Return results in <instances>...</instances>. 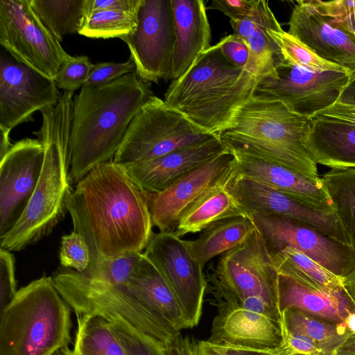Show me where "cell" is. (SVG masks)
<instances>
[{"label":"cell","mask_w":355,"mask_h":355,"mask_svg":"<svg viewBox=\"0 0 355 355\" xmlns=\"http://www.w3.org/2000/svg\"><path fill=\"white\" fill-rule=\"evenodd\" d=\"M67 211L73 231L89 250V266L81 274L125 253L143 252L153 234L141 190L113 160L98 165L76 183Z\"/></svg>","instance_id":"1"},{"label":"cell","mask_w":355,"mask_h":355,"mask_svg":"<svg viewBox=\"0 0 355 355\" xmlns=\"http://www.w3.org/2000/svg\"><path fill=\"white\" fill-rule=\"evenodd\" d=\"M153 96L136 72L101 86L84 85L73 98L70 180L77 183L94 168L113 160L141 107Z\"/></svg>","instance_id":"2"},{"label":"cell","mask_w":355,"mask_h":355,"mask_svg":"<svg viewBox=\"0 0 355 355\" xmlns=\"http://www.w3.org/2000/svg\"><path fill=\"white\" fill-rule=\"evenodd\" d=\"M73 92H64L58 103L42 110L40 129L44 162L34 193L13 228L0 239V247L20 251L49 234L63 219L72 191L70 180L71 128Z\"/></svg>","instance_id":"3"},{"label":"cell","mask_w":355,"mask_h":355,"mask_svg":"<svg viewBox=\"0 0 355 355\" xmlns=\"http://www.w3.org/2000/svg\"><path fill=\"white\" fill-rule=\"evenodd\" d=\"M261 78L230 64L215 44L184 75L172 80L164 101L200 129L220 136L232 127Z\"/></svg>","instance_id":"4"},{"label":"cell","mask_w":355,"mask_h":355,"mask_svg":"<svg viewBox=\"0 0 355 355\" xmlns=\"http://www.w3.org/2000/svg\"><path fill=\"white\" fill-rule=\"evenodd\" d=\"M310 119L283 103L253 96L220 137L228 149L241 150L319 179L304 139Z\"/></svg>","instance_id":"5"},{"label":"cell","mask_w":355,"mask_h":355,"mask_svg":"<svg viewBox=\"0 0 355 355\" xmlns=\"http://www.w3.org/2000/svg\"><path fill=\"white\" fill-rule=\"evenodd\" d=\"M71 326L70 306L43 275L0 310V355H52L69 347Z\"/></svg>","instance_id":"6"},{"label":"cell","mask_w":355,"mask_h":355,"mask_svg":"<svg viewBox=\"0 0 355 355\" xmlns=\"http://www.w3.org/2000/svg\"><path fill=\"white\" fill-rule=\"evenodd\" d=\"M53 279L76 315L119 319L162 349L180 333L125 285L95 279L73 269L60 270Z\"/></svg>","instance_id":"7"},{"label":"cell","mask_w":355,"mask_h":355,"mask_svg":"<svg viewBox=\"0 0 355 355\" xmlns=\"http://www.w3.org/2000/svg\"><path fill=\"white\" fill-rule=\"evenodd\" d=\"M207 290L218 310L236 307L257 296L278 307V272L260 232L220 257L206 270Z\"/></svg>","instance_id":"8"},{"label":"cell","mask_w":355,"mask_h":355,"mask_svg":"<svg viewBox=\"0 0 355 355\" xmlns=\"http://www.w3.org/2000/svg\"><path fill=\"white\" fill-rule=\"evenodd\" d=\"M218 137L200 129L153 95L130 123L113 162L122 167L137 164Z\"/></svg>","instance_id":"9"},{"label":"cell","mask_w":355,"mask_h":355,"mask_svg":"<svg viewBox=\"0 0 355 355\" xmlns=\"http://www.w3.org/2000/svg\"><path fill=\"white\" fill-rule=\"evenodd\" d=\"M275 78L263 77L254 96L277 100L291 111L307 119L337 103L349 83L355 78L346 70L311 71L284 62L277 66Z\"/></svg>","instance_id":"10"},{"label":"cell","mask_w":355,"mask_h":355,"mask_svg":"<svg viewBox=\"0 0 355 355\" xmlns=\"http://www.w3.org/2000/svg\"><path fill=\"white\" fill-rule=\"evenodd\" d=\"M0 44L15 60L54 79L70 58L28 0H0Z\"/></svg>","instance_id":"11"},{"label":"cell","mask_w":355,"mask_h":355,"mask_svg":"<svg viewBox=\"0 0 355 355\" xmlns=\"http://www.w3.org/2000/svg\"><path fill=\"white\" fill-rule=\"evenodd\" d=\"M250 214L270 254L295 249L340 279L355 270V252L350 245L292 218L259 211Z\"/></svg>","instance_id":"12"},{"label":"cell","mask_w":355,"mask_h":355,"mask_svg":"<svg viewBox=\"0 0 355 355\" xmlns=\"http://www.w3.org/2000/svg\"><path fill=\"white\" fill-rule=\"evenodd\" d=\"M164 276L182 309L187 328L199 323L207 289L203 266L194 256L189 241L174 232L153 234L143 252Z\"/></svg>","instance_id":"13"},{"label":"cell","mask_w":355,"mask_h":355,"mask_svg":"<svg viewBox=\"0 0 355 355\" xmlns=\"http://www.w3.org/2000/svg\"><path fill=\"white\" fill-rule=\"evenodd\" d=\"M135 31L123 37L144 82L171 79L175 33L171 0H143Z\"/></svg>","instance_id":"14"},{"label":"cell","mask_w":355,"mask_h":355,"mask_svg":"<svg viewBox=\"0 0 355 355\" xmlns=\"http://www.w3.org/2000/svg\"><path fill=\"white\" fill-rule=\"evenodd\" d=\"M54 79L15 60L0 57V125L10 130L33 121L36 111L55 105L60 98Z\"/></svg>","instance_id":"15"},{"label":"cell","mask_w":355,"mask_h":355,"mask_svg":"<svg viewBox=\"0 0 355 355\" xmlns=\"http://www.w3.org/2000/svg\"><path fill=\"white\" fill-rule=\"evenodd\" d=\"M44 156L40 140L26 138L12 144L0 159V239L25 211L38 183Z\"/></svg>","instance_id":"16"},{"label":"cell","mask_w":355,"mask_h":355,"mask_svg":"<svg viewBox=\"0 0 355 355\" xmlns=\"http://www.w3.org/2000/svg\"><path fill=\"white\" fill-rule=\"evenodd\" d=\"M234 156L229 150L187 173L158 193L142 191L153 226L174 232L183 214L205 193L233 173Z\"/></svg>","instance_id":"17"},{"label":"cell","mask_w":355,"mask_h":355,"mask_svg":"<svg viewBox=\"0 0 355 355\" xmlns=\"http://www.w3.org/2000/svg\"><path fill=\"white\" fill-rule=\"evenodd\" d=\"M229 188L249 212L259 211L292 218L351 246L349 238L336 212L319 209L264 183L246 177L234 175Z\"/></svg>","instance_id":"18"},{"label":"cell","mask_w":355,"mask_h":355,"mask_svg":"<svg viewBox=\"0 0 355 355\" xmlns=\"http://www.w3.org/2000/svg\"><path fill=\"white\" fill-rule=\"evenodd\" d=\"M228 150L234 156L235 175L261 182L319 209L335 212L322 178L313 179L264 158L238 150Z\"/></svg>","instance_id":"19"},{"label":"cell","mask_w":355,"mask_h":355,"mask_svg":"<svg viewBox=\"0 0 355 355\" xmlns=\"http://www.w3.org/2000/svg\"><path fill=\"white\" fill-rule=\"evenodd\" d=\"M288 24V33L304 42L322 58L339 64L355 78L353 34L331 26L311 1H296Z\"/></svg>","instance_id":"20"},{"label":"cell","mask_w":355,"mask_h":355,"mask_svg":"<svg viewBox=\"0 0 355 355\" xmlns=\"http://www.w3.org/2000/svg\"><path fill=\"white\" fill-rule=\"evenodd\" d=\"M227 150L218 137L205 143L178 149L150 161L123 168L142 191L158 193Z\"/></svg>","instance_id":"21"},{"label":"cell","mask_w":355,"mask_h":355,"mask_svg":"<svg viewBox=\"0 0 355 355\" xmlns=\"http://www.w3.org/2000/svg\"><path fill=\"white\" fill-rule=\"evenodd\" d=\"M208 340L261 350L282 343L281 322L241 307L218 310Z\"/></svg>","instance_id":"22"},{"label":"cell","mask_w":355,"mask_h":355,"mask_svg":"<svg viewBox=\"0 0 355 355\" xmlns=\"http://www.w3.org/2000/svg\"><path fill=\"white\" fill-rule=\"evenodd\" d=\"M175 42L171 79L184 75L210 46L211 28L202 0H171Z\"/></svg>","instance_id":"23"},{"label":"cell","mask_w":355,"mask_h":355,"mask_svg":"<svg viewBox=\"0 0 355 355\" xmlns=\"http://www.w3.org/2000/svg\"><path fill=\"white\" fill-rule=\"evenodd\" d=\"M304 143L315 164L355 168V125L315 116L309 121Z\"/></svg>","instance_id":"24"},{"label":"cell","mask_w":355,"mask_h":355,"mask_svg":"<svg viewBox=\"0 0 355 355\" xmlns=\"http://www.w3.org/2000/svg\"><path fill=\"white\" fill-rule=\"evenodd\" d=\"M277 297L280 313L293 309L337 324H344L349 313L355 311L344 289L321 291L282 274H278Z\"/></svg>","instance_id":"25"},{"label":"cell","mask_w":355,"mask_h":355,"mask_svg":"<svg viewBox=\"0 0 355 355\" xmlns=\"http://www.w3.org/2000/svg\"><path fill=\"white\" fill-rule=\"evenodd\" d=\"M125 286L177 331L187 328L182 309L173 290L144 253Z\"/></svg>","instance_id":"26"},{"label":"cell","mask_w":355,"mask_h":355,"mask_svg":"<svg viewBox=\"0 0 355 355\" xmlns=\"http://www.w3.org/2000/svg\"><path fill=\"white\" fill-rule=\"evenodd\" d=\"M232 174L218 182L198 200L182 216L174 232L182 237L188 234L200 232L219 220L250 216V212L241 204L229 188Z\"/></svg>","instance_id":"27"},{"label":"cell","mask_w":355,"mask_h":355,"mask_svg":"<svg viewBox=\"0 0 355 355\" xmlns=\"http://www.w3.org/2000/svg\"><path fill=\"white\" fill-rule=\"evenodd\" d=\"M256 230L251 216L230 218L209 225L196 239L189 241V243L194 256L204 267L216 256L243 244Z\"/></svg>","instance_id":"28"},{"label":"cell","mask_w":355,"mask_h":355,"mask_svg":"<svg viewBox=\"0 0 355 355\" xmlns=\"http://www.w3.org/2000/svg\"><path fill=\"white\" fill-rule=\"evenodd\" d=\"M270 255L278 274L321 291L343 290L342 279L295 249L285 248Z\"/></svg>","instance_id":"29"},{"label":"cell","mask_w":355,"mask_h":355,"mask_svg":"<svg viewBox=\"0 0 355 355\" xmlns=\"http://www.w3.org/2000/svg\"><path fill=\"white\" fill-rule=\"evenodd\" d=\"M88 0H28L44 26L60 42L66 35L78 33L85 22Z\"/></svg>","instance_id":"30"},{"label":"cell","mask_w":355,"mask_h":355,"mask_svg":"<svg viewBox=\"0 0 355 355\" xmlns=\"http://www.w3.org/2000/svg\"><path fill=\"white\" fill-rule=\"evenodd\" d=\"M76 318L74 355H128L107 319L95 315Z\"/></svg>","instance_id":"31"},{"label":"cell","mask_w":355,"mask_h":355,"mask_svg":"<svg viewBox=\"0 0 355 355\" xmlns=\"http://www.w3.org/2000/svg\"><path fill=\"white\" fill-rule=\"evenodd\" d=\"M281 322L288 330L311 339L327 355H332L351 334L343 323H334L293 309L281 312Z\"/></svg>","instance_id":"32"},{"label":"cell","mask_w":355,"mask_h":355,"mask_svg":"<svg viewBox=\"0 0 355 355\" xmlns=\"http://www.w3.org/2000/svg\"><path fill=\"white\" fill-rule=\"evenodd\" d=\"M322 179L355 252V168H333Z\"/></svg>","instance_id":"33"},{"label":"cell","mask_w":355,"mask_h":355,"mask_svg":"<svg viewBox=\"0 0 355 355\" xmlns=\"http://www.w3.org/2000/svg\"><path fill=\"white\" fill-rule=\"evenodd\" d=\"M268 33L277 44L283 61L288 64L314 72L345 70L339 64L322 58L304 42L283 29H270Z\"/></svg>","instance_id":"34"},{"label":"cell","mask_w":355,"mask_h":355,"mask_svg":"<svg viewBox=\"0 0 355 355\" xmlns=\"http://www.w3.org/2000/svg\"><path fill=\"white\" fill-rule=\"evenodd\" d=\"M137 15L109 10L87 12L78 34L90 38L119 37L122 40L135 31Z\"/></svg>","instance_id":"35"},{"label":"cell","mask_w":355,"mask_h":355,"mask_svg":"<svg viewBox=\"0 0 355 355\" xmlns=\"http://www.w3.org/2000/svg\"><path fill=\"white\" fill-rule=\"evenodd\" d=\"M143 252H128L103 261L87 274L91 278L117 285H125Z\"/></svg>","instance_id":"36"},{"label":"cell","mask_w":355,"mask_h":355,"mask_svg":"<svg viewBox=\"0 0 355 355\" xmlns=\"http://www.w3.org/2000/svg\"><path fill=\"white\" fill-rule=\"evenodd\" d=\"M93 66L87 56L71 55L62 63L54 78L57 88L70 92L82 88L86 84Z\"/></svg>","instance_id":"37"},{"label":"cell","mask_w":355,"mask_h":355,"mask_svg":"<svg viewBox=\"0 0 355 355\" xmlns=\"http://www.w3.org/2000/svg\"><path fill=\"white\" fill-rule=\"evenodd\" d=\"M60 264L67 268L84 273L90 263V254L84 239L73 231L61 239L59 253Z\"/></svg>","instance_id":"38"},{"label":"cell","mask_w":355,"mask_h":355,"mask_svg":"<svg viewBox=\"0 0 355 355\" xmlns=\"http://www.w3.org/2000/svg\"><path fill=\"white\" fill-rule=\"evenodd\" d=\"M311 2L331 26L354 35L355 0H311Z\"/></svg>","instance_id":"39"},{"label":"cell","mask_w":355,"mask_h":355,"mask_svg":"<svg viewBox=\"0 0 355 355\" xmlns=\"http://www.w3.org/2000/svg\"><path fill=\"white\" fill-rule=\"evenodd\" d=\"M128 355H162V349L119 319L108 320Z\"/></svg>","instance_id":"40"},{"label":"cell","mask_w":355,"mask_h":355,"mask_svg":"<svg viewBox=\"0 0 355 355\" xmlns=\"http://www.w3.org/2000/svg\"><path fill=\"white\" fill-rule=\"evenodd\" d=\"M230 24L234 34L245 40L258 28L282 29L266 0H257V9L253 15L243 19L230 20Z\"/></svg>","instance_id":"41"},{"label":"cell","mask_w":355,"mask_h":355,"mask_svg":"<svg viewBox=\"0 0 355 355\" xmlns=\"http://www.w3.org/2000/svg\"><path fill=\"white\" fill-rule=\"evenodd\" d=\"M136 67L132 58L125 62H99L94 64L85 85L101 86L110 84L124 75L135 72Z\"/></svg>","instance_id":"42"},{"label":"cell","mask_w":355,"mask_h":355,"mask_svg":"<svg viewBox=\"0 0 355 355\" xmlns=\"http://www.w3.org/2000/svg\"><path fill=\"white\" fill-rule=\"evenodd\" d=\"M7 250H0V310L3 309L17 293L15 276V259Z\"/></svg>","instance_id":"43"},{"label":"cell","mask_w":355,"mask_h":355,"mask_svg":"<svg viewBox=\"0 0 355 355\" xmlns=\"http://www.w3.org/2000/svg\"><path fill=\"white\" fill-rule=\"evenodd\" d=\"M216 44L230 64L239 69H247L250 49L245 39L234 33L223 37Z\"/></svg>","instance_id":"44"},{"label":"cell","mask_w":355,"mask_h":355,"mask_svg":"<svg viewBox=\"0 0 355 355\" xmlns=\"http://www.w3.org/2000/svg\"><path fill=\"white\" fill-rule=\"evenodd\" d=\"M277 349L261 350L216 343L208 339L195 343L196 355H266Z\"/></svg>","instance_id":"45"},{"label":"cell","mask_w":355,"mask_h":355,"mask_svg":"<svg viewBox=\"0 0 355 355\" xmlns=\"http://www.w3.org/2000/svg\"><path fill=\"white\" fill-rule=\"evenodd\" d=\"M282 343L291 352L298 355H327L311 339L288 330L282 322Z\"/></svg>","instance_id":"46"},{"label":"cell","mask_w":355,"mask_h":355,"mask_svg":"<svg viewBox=\"0 0 355 355\" xmlns=\"http://www.w3.org/2000/svg\"><path fill=\"white\" fill-rule=\"evenodd\" d=\"M257 0H213L207 9L218 10L230 20H239L253 15Z\"/></svg>","instance_id":"47"},{"label":"cell","mask_w":355,"mask_h":355,"mask_svg":"<svg viewBox=\"0 0 355 355\" xmlns=\"http://www.w3.org/2000/svg\"><path fill=\"white\" fill-rule=\"evenodd\" d=\"M143 0H88L87 12L109 10L137 14Z\"/></svg>","instance_id":"48"},{"label":"cell","mask_w":355,"mask_h":355,"mask_svg":"<svg viewBox=\"0 0 355 355\" xmlns=\"http://www.w3.org/2000/svg\"><path fill=\"white\" fill-rule=\"evenodd\" d=\"M162 355H196L195 343L180 332L162 350Z\"/></svg>","instance_id":"49"},{"label":"cell","mask_w":355,"mask_h":355,"mask_svg":"<svg viewBox=\"0 0 355 355\" xmlns=\"http://www.w3.org/2000/svg\"><path fill=\"white\" fill-rule=\"evenodd\" d=\"M316 116H324L355 125V106L336 103Z\"/></svg>","instance_id":"50"},{"label":"cell","mask_w":355,"mask_h":355,"mask_svg":"<svg viewBox=\"0 0 355 355\" xmlns=\"http://www.w3.org/2000/svg\"><path fill=\"white\" fill-rule=\"evenodd\" d=\"M337 103L355 106V78H353L343 89Z\"/></svg>","instance_id":"51"},{"label":"cell","mask_w":355,"mask_h":355,"mask_svg":"<svg viewBox=\"0 0 355 355\" xmlns=\"http://www.w3.org/2000/svg\"><path fill=\"white\" fill-rule=\"evenodd\" d=\"M332 355H355V334H350Z\"/></svg>","instance_id":"52"},{"label":"cell","mask_w":355,"mask_h":355,"mask_svg":"<svg viewBox=\"0 0 355 355\" xmlns=\"http://www.w3.org/2000/svg\"><path fill=\"white\" fill-rule=\"evenodd\" d=\"M343 289L355 307V270L342 279Z\"/></svg>","instance_id":"53"},{"label":"cell","mask_w":355,"mask_h":355,"mask_svg":"<svg viewBox=\"0 0 355 355\" xmlns=\"http://www.w3.org/2000/svg\"><path fill=\"white\" fill-rule=\"evenodd\" d=\"M10 131V129L0 125V159L4 157L12 146L9 139Z\"/></svg>","instance_id":"54"},{"label":"cell","mask_w":355,"mask_h":355,"mask_svg":"<svg viewBox=\"0 0 355 355\" xmlns=\"http://www.w3.org/2000/svg\"><path fill=\"white\" fill-rule=\"evenodd\" d=\"M344 324L351 334H355V311L349 313Z\"/></svg>","instance_id":"55"},{"label":"cell","mask_w":355,"mask_h":355,"mask_svg":"<svg viewBox=\"0 0 355 355\" xmlns=\"http://www.w3.org/2000/svg\"><path fill=\"white\" fill-rule=\"evenodd\" d=\"M266 355H298V354L291 352L286 347H285L284 346H283L282 345V346L279 348H278L277 350H275L271 353H269Z\"/></svg>","instance_id":"56"},{"label":"cell","mask_w":355,"mask_h":355,"mask_svg":"<svg viewBox=\"0 0 355 355\" xmlns=\"http://www.w3.org/2000/svg\"><path fill=\"white\" fill-rule=\"evenodd\" d=\"M52 355H74L73 350L64 347L55 351Z\"/></svg>","instance_id":"57"},{"label":"cell","mask_w":355,"mask_h":355,"mask_svg":"<svg viewBox=\"0 0 355 355\" xmlns=\"http://www.w3.org/2000/svg\"><path fill=\"white\" fill-rule=\"evenodd\" d=\"M354 40H355V31H354Z\"/></svg>","instance_id":"58"}]
</instances>
